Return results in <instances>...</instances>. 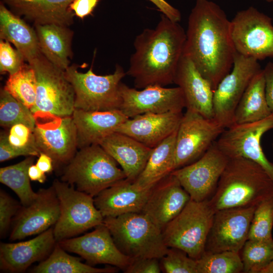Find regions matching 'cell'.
<instances>
[{
  "instance_id": "cell-49",
  "label": "cell",
  "mask_w": 273,
  "mask_h": 273,
  "mask_svg": "<svg viewBox=\"0 0 273 273\" xmlns=\"http://www.w3.org/2000/svg\"><path fill=\"white\" fill-rule=\"evenodd\" d=\"M46 173L41 171L36 164H33L28 169V175L32 181L43 183L46 180Z\"/></svg>"
},
{
  "instance_id": "cell-31",
  "label": "cell",
  "mask_w": 273,
  "mask_h": 273,
  "mask_svg": "<svg viewBox=\"0 0 273 273\" xmlns=\"http://www.w3.org/2000/svg\"><path fill=\"white\" fill-rule=\"evenodd\" d=\"M271 114L262 69L253 77L239 101L235 112L234 125L258 121Z\"/></svg>"
},
{
  "instance_id": "cell-24",
  "label": "cell",
  "mask_w": 273,
  "mask_h": 273,
  "mask_svg": "<svg viewBox=\"0 0 273 273\" xmlns=\"http://www.w3.org/2000/svg\"><path fill=\"white\" fill-rule=\"evenodd\" d=\"M152 188L141 189L125 178L95 196V205L104 218L142 212Z\"/></svg>"
},
{
  "instance_id": "cell-50",
  "label": "cell",
  "mask_w": 273,
  "mask_h": 273,
  "mask_svg": "<svg viewBox=\"0 0 273 273\" xmlns=\"http://www.w3.org/2000/svg\"><path fill=\"white\" fill-rule=\"evenodd\" d=\"M261 273H273V261Z\"/></svg>"
},
{
  "instance_id": "cell-1",
  "label": "cell",
  "mask_w": 273,
  "mask_h": 273,
  "mask_svg": "<svg viewBox=\"0 0 273 273\" xmlns=\"http://www.w3.org/2000/svg\"><path fill=\"white\" fill-rule=\"evenodd\" d=\"M231 21L209 0H196L188 18L183 54L193 62L213 89L232 69L236 53Z\"/></svg>"
},
{
  "instance_id": "cell-42",
  "label": "cell",
  "mask_w": 273,
  "mask_h": 273,
  "mask_svg": "<svg viewBox=\"0 0 273 273\" xmlns=\"http://www.w3.org/2000/svg\"><path fill=\"white\" fill-rule=\"evenodd\" d=\"M8 140L10 145L16 148L35 147L33 129L24 124L12 126L8 132Z\"/></svg>"
},
{
  "instance_id": "cell-25",
  "label": "cell",
  "mask_w": 273,
  "mask_h": 273,
  "mask_svg": "<svg viewBox=\"0 0 273 273\" xmlns=\"http://www.w3.org/2000/svg\"><path fill=\"white\" fill-rule=\"evenodd\" d=\"M72 117L76 128L78 149L99 145L129 118L120 110L100 111L75 109Z\"/></svg>"
},
{
  "instance_id": "cell-41",
  "label": "cell",
  "mask_w": 273,
  "mask_h": 273,
  "mask_svg": "<svg viewBox=\"0 0 273 273\" xmlns=\"http://www.w3.org/2000/svg\"><path fill=\"white\" fill-rule=\"evenodd\" d=\"M21 206L15 200L3 190L0 191V236L8 232L11 224Z\"/></svg>"
},
{
  "instance_id": "cell-3",
  "label": "cell",
  "mask_w": 273,
  "mask_h": 273,
  "mask_svg": "<svg viewBox=\"0 0 273 273\" xmlns=\"http://www.w3.org/2000/svg\"><path fill=\"white\" fill-rule=\"evenodd\" d=\"M273 195V180L257 163L243 157L229 158L216 190L208 200L213 211L256 206Z\"/></svg>"
},
{
  "instance_id": "cell-33",
  "label": "cell",
  "mask_w": 273,
  "mask_h": 273,
  "mask_svg": "<svg viewBox=\"0 0 273 273\" xmlns=\"http://www.w3.org/2000/svg\"><path fill=\"white\" fill-rule=\"evenodd\" d=\"M33 156H28L15 164L0 168V182L17 195L23 206L30 205L37 197L31 186L29 167L33 164Z\"/></svg>"
},
{
  "instance_id": "cell-29",
  "label": "cell",
  "mask_w": 273,
  "mask_h": 273,
  "mask_svg": "<svg viewBox=\"0 0 273 273\" xmlns=\"http://www.w3.org/2000/svg\"><path fill=\"white\" fill-rule=\"evenodd\" d=\"M41 54L54 66L65 71L72 55L73 32L67 26L56 24H34Z\"/></svg>"
},
{
  "instance_id": "cell-27",
  "label": "cell",
  "mask_w": 273,
  "mask_h": 273,
  "mask_svg": "<svg viewBox=\"0 0 273 273\" xmlns=\"http://www.w3.org/2000/svg\"><path fill=\"white\" fill-rule=\"evenodd\" d=\"M13 13L24 16L34 24H56L65 26L73 22L69 6L73 0H1Z\"/></svg>"
},
{
  "instance_id": "cell-37",
  "label": "cell",
  "mask_w": 273,
  "mask_h": 273,
  "mask_svg": "<svg viewBox=\"0 0 273 273\" xmlns=\"http://www.w3.org/2000/svg\"><path fill=\"white\" fill-rule=\"evenodd\" d=\"M197 273H240L243 265L239 252L204 253L197 260Z\"/></svg>"
},
{
  "instance_id": "cell-20",
  "label": "cell",
  "mask_w": 273,
  "mask_h": 273,
  "mask_svg": "<svg viewBox=\"0 0 273 273\" xmlns=\"http://www.w3.org/2000/svg\"><path fill=\"white\" fill-rule=\"evenodd\" d=\"M190 200L177 178L170 173L152 187L142 212L163 230Z\"/></svg>"
},
{
  "instance_id": "cell-38",
  "label": "cell",
  "mask_w": 273,
  "mask_h": 273,
  "mask_svg": "<svg viewBox=\"0 0 273 273\" xmlns=\"http://www.w3.org/2000/svg\"><path fill=\"white\" fill-rule=\"evenodd\" d=\"M272 228L273 195L256 206L251 222L248 239H272Z\"/></svg>"
},
{
  "instance_id": "cell-18",
  "label": "cell",
  "mask_w": 273,
  "mask_h": 273,
  "mask_svg": "<svg viewBox=\"0 0 273 273\" xmlns=\"http://www.w3.org/2000/svg\"><path fill=\"white\" fill-rule=\"evenodd\" d=\"M57 243L66 251L79 255L90 265L106 264L124 271L133 259L118 248L104 222L91 232Z\"/></svg>"
},
{
  "instance_id": "cell-16",
  "label": "cell",
  "mask_w": 273,
  "mask_h": 273,
  "mask_svg": "<svg viewBox=\"0 0 273 273\" xmlns=\"http://www.w3.org/2000/svg\"><path fill=\"white\" fill-rule=\"evenodd\" d=\"M256 206L223 209L214 213L204 253L230 251L239 252L248 239Z\"/></svg>"
},
{
  "instance_id": "cell-44",
  "label": "cell",
  "mask_w": 273,
  "mask_h": 273,
  "mask_svg": "<svg viewBox=\"0 0 273 273\" xmlns=\"http://www.w3.org/2000/svg\"><path fill=\"white\" fill-rule=\"evenodd\" d=\"M159 259L154 258L133 259L124 271L125 273H159L161 268Z\"/></svg>"
},
{
  "instance_id": "cell-6",
  "label": "cell",
  "mask_w": 273,
  "mask_h": 273,
  "mask_svg": "<svg viewBox=\"0 0 273 273\" xmlns=\"http://www.w3.org/2000/svg\"><path fill=\"white\" fill-rule=\"evenodd\" d=\"M65 74L74 89L75 109L100 111L119 110L120 85L126 75L119 65H116L113 73L106 75L95 73L92 66L85 73L79 72L75 65L69 66Z\"/></svg>"
},
{
  "instance_id": "cell-48",
  "label": "cell",
  "mask_w": 273,
  "mask_h": 273,
  "mask_svg": "<svg viewBox=\"0 0 273 273\" xmlns=\"http://www.w3.org/2000/svg\"><path fill=\"white\" fill-rule=\"evenodd\" d=\"M35 164L44 173H50L53 170L54 162L52 158L44 153H40Z\"/></svg>"
},
{
  "instance_id": "cell-39",
  "label": "cell",
  "mask_w": 273,
  "mask_h": 273,
  "mask_svg": "<svg viewBox=\"0 0 273 273\" xmlns=\"http://www.w3.org/2000/svg\"><path fill=\"white\" fill-rule=\"evenodd\" d=\"M160 260L161 270L164 272L197 273L196 260L180 249L168 247Z\"/></svg>"
},
{
  "instance_id": "cell-35",
  "label": "cell",
  "mask_w": 273,
  "mask_h": 273,
  "mask_svg": "<svg viewBox=\"0 0 273 273\" xmlns=\"http://www.w3.org/2000/svg\"><path fill=\"white\" fill-rule=\"evenodd\" d=\"M244 273H261L273 261V239H248L240 251Z\"/></svg>"
},
{
  "instance_id": "cell-46",
  "label": "cell",
  "mask_w": 273,
  "mask_h": 273,
  "mask_svg": "<svg viewBox=\"0 0 273 273\" xmlns=\"http://www.w3.org/2000/svg\"><path fill=\"white\" fill-rule=\"evenodd\" d=\"M265 94L268 107L273 113V63L269 62L263 69Z\"/></svg>"
},
{
  "instance_id": "cell-15",
  "label": "cell",
  "mask_w": 273,
  "mask_h": 273,
  "mask_svg": "<svg viewBox=\"0 0 273 273\" xmlns=\"http://www.w3.org/2000/svg\"><path fill=\"white\" fill-rule=\"evenodd\" d=\"M229 160L215 141L198 160L171 173L177 178L191 199L197 202L208 200L214 193Z\"/></svg>"
},
{
  "instance_id": "cell-2",
  "label": "cell",
  "mask_w": 273,
  "mask_h": 273,
  "mask_svg": "<svg viewBox=\"0 0 273 273\" xmlns=\"http://www.w3.org/2000/svg\"><path fill=\"white\" fill-rule=\"evenodd\" d=\"M186 40V32L178 22L163 14L154 28L145 29L138 34L126 72L133 78L135 87L174 83Z\"/></svg>"
},
{
  "instance_id": "cell-8",
  "label": "cell",
  "mask_w": 273,
  "mask_h": 273,
  "mask_svg": "<svg viewBox=\"0 0 273 273\" xmlns=\"http://www.w3.org/2000/svg\"><path fill=\"white\" fill-rule=\"evenodd\" d=\"M60 206V215L53 228L57 242L73 238L103 223L94 198L73 186L54 180L52 185Z\"/></svg>"
},
{
  "instance_id": "cell-17",
  "label": "cell",
  "mask_w": 273,
  "mask_h": 273,
  "mask_svg": "<svg viewBox=\"0 0 273 273\" xmlns=\"http://www.w3.org/2000/svg\"><path fill=\"white\" fill-rule=\"evenodd\" d=\"M119 110L129 118L145 113H163L182 111L185 108L183 93L178 86L149 85L141 90L121 82Z\"/></svg>"
},
{
  "instance_id": "cell-11",
  "label": "cell",
  "mask_w": 273,
  "mask_h": 273,
  "mask_svg": "<svg viewBox=\"0 0 273 273\" xmlns=\"http://www.w3.org/2000/svg\"><path fill=\"white\" fill-rule=\"evenodd\" d=\"M35 147L50 156L54 164H67L77 152L76 126L72 116H59L41 111L33 113Z\"/></svg>"
},
{
  "instance_id": "cell-45",
  "label": "cell",
  "mask_w": 273,
  "mask_h": 273,
  "mask_svg": "<svg viewBox=\"0 0 273 273\" xmlns=\"http://www.w3.org/2000/svg\"><path fill=\"white\" fill-rule=\"evenodd\" d=\"M99 0H73L69 6L75 16L83 19L91 15Z\"/></svg>"
},
{
  "instance_id": "cell-9",
  "label": "cell",
  "mask_w": 273,
  "mask_h": 273,
  "mask_svg": "<svg viewBox=\"0 0 273 273\" xmlns=\"http://www.w3.org/2000/svg\"><path fill=\"white\" fill-rule=\"evenodd\" d=\"M30 64L36 78V97L33 113L49 112L59 116H71L74 111L75 93L65 71L52 64L41 54Z\"/></svg>"
},
{
  "instance_id": "cell-21",
  "label": "cell",
  "mask_w": 273,
  "mask_h": 273,
  "mask_svg": "<svg viewBox=\"0 0 273 273\" xmlns=\"http://www.w3.org/2000/svg\"><path fill=\"white\" fill-rule=\"evenodd\" d=\"M56 243L52 227L27 241L1 243V269L9 272H24L32 263L47 258Z\"/></svg>"
},
{
  "instance_id": "cell-26",
  "label": "cell",
  "mask_w": 273,
  "mask_h": 273,
  "mask_svg": "<svg viewBox=\"0 0 273 273\" xmlns=\"http://www.w3.org/2000/svg\"><path fill=\"white\" fill-rule=\"evenodd\" d=\"M99 145L120 165L126 179L132 181L143 171L153 149L118 132L108 135Z\"/></svg>"
},
{
  "instance_id": "cell-22",
  "label": "cell",
  "mask_w": 273,
  "mask_h": 273,
  "mask_svg": "<svg viewBox=\"0 0 273 273\" xmlns=\"http://www.w3.org/2000/svg\"><path fill=\"white\" fill-rule=\"evenodd\" d=\"M183 115L182 111L143 114L128 118L115 132L154 148L177 130Z\"/></svg>"
},
{
  "instance_id": "cell-12",
  "label": "cell",
  "mask_w": 273,
  "mask_h": 273,
  "mask_svg": "<svg viewBox=\"0 0 273 273\" xmlns=\"http://www.w3.org/2000/svg\"><path fill=\"white\" fill-rule=\"evenodd\" d=\"M225 129L213 118L187 109L176 132L174 170L200 158Z\"/></svg>"
},
{
  "instance_id": "cell-36",
  "label": "cell",
  "mask_w": 273,
  "mask_h": 273,
  "mask_svg": "<svg viewBox=\"0 0 273 273\" xmlns=\"http://www.w3.org/2000/svg\"><path fill=\"white\" fill-rule=\"evenodd\" d=\"M19 123L24 124L33 130L35 124L34 114L30 108L3 88L0 93V125L10 128Z\"/></svg>"
},
{
  "instance_id": "cell-34",
  "label": "cell",
  "mask_w": 273,
  "mask_h": 273,
  "mask_svg": "<svg viewBox=\"0 0 273 273\" xmlns=\"http://www.w3.org/2000/svg\"><path fill=\"white\" fill-rule=\"evenodd\" d=\"M36 86L34 70L30 64L25 63L17 72L9 75L4 88L31 109L36 100Z\"/></svg>"
},
{
  "instance_id": "cell-7",
  "label": "cell",
  "mask_w": 273,
  "mask_h": 273,
  "mask_svg": "<svg viewBox=\"0 0 273 273\" xmlns=\"http://www.w3.org/2000/svg\"><path fill=\"white\" fill-rule=\"evenodd\" d=\"M214 213L208 200L197 202L191 199L162 230L165 244L168 247L180 249L197 260L204 253Z\"/></svg>"
},
{
  "instance_id": "cell-4",
  "label": "cell",
  "mask_w": 273,
  "mask_h": 273,
  "mask_svg": "<svg viewBox=\"0 0 273 273\" xmlns=\"http://www.w3.org/2000/svg\"><path fill=\"white\" fill-rule=\"evenodd\" d=\"M66 165L61 180L94 198L126 178L117 162L99 145L79 149Z\"/></svg>"
},
{
  "instance_id": "cell-52",
  "label": "cell",
  "mask_w": 273,
  "mask_h": 273,
  "mask_svg": "<svg viewBox=\"0 0 273 273\" xmlns=\"http://www.w3.org/2000/svg\"><path fill=\"white\" fill-rule=\"evenodd\" d=\"M272 149H273V143H272Z\"/></svg>"
},
{
  "instance_id": "cell-10",
  "label": "cell",
  "mask_w": 273,
  "mask_h": 273,
  "mask_svg": "<svg viewBox=\"0 0 273 273\" xmlns=\"http://www.w3.org/2000/svg\"><path fill=\"white\" fill-rule=\"evenodd\" d=\"M230 28L236 53L258 61L273 58V24L268 16L250 7L237 12Z\"/></svg>"
},
{
  "instance_id": "cell-47",
  "label": "cell",
  "mask_w": 273,
  "mask_h": 273,
  "mask_svg": "<svg viewBox=\"0 0 273 273\" xmlns=\"http://www.w3.org/2000/svg\"><path fill=\"white\" fill-rule=\"evenodd\" d=\"M153 3L163 14L172 21L179 22L181 18L180 11L165 0H148Z\"/></svg>"
},
{
  "instance_id": "cell-51",
  "label": "cell",
  "mask_w": 273,
  "mask_h": 273,
  "mask_svg": "<svg viewBox=\"0 0 273 273\" xmlns=\"http://www.w3.org/2000/svg\"><path fill=\"white\" fill-rule=\"evenodd\" d=\"M267 2H273V0H264Z\"/></svg>"
},
{
  "instance_id": "cell-5",
  "label": "cell",
  "mask_w": 273,
  "mask_h": 273,
  "mask_svg": "<svg viewBox=\"0 0 273 273\" xmlns=\"http://www.w3.org/2000/svg\"><path fill=\"white\" fill-rule=\"evenodd\" d=\"M103 222L118 248L132 259L160 260L167 251L162 230L142 212L105 217Z\"/></svg>"
},
{
  "instance_id": "cell-28",
  "label": "cell",
  "mask_w": 273,
  "mask_h": 273,
  "mask_svg": "<svg viewBox=\"0 0 273 273\" xmlns=\"http://www.w3.org/2000/svg\"><path fill=\"white\" fill-rule=\"evenodd\" d=\"M0 38L13 43L28 64L41 54L35 30L9 10L2 2Z\"/></svg>"
},
{
  "instance_id": "cell-23",
  "label": "cell",
  "mask_w": 273,
  "mask_h": 273,
  "mask_svg": "<svg viewBox=\"0 0 273 273\" xmlns=\"http://www.w3.org/2000/svg\"><path fill=\"white\" fill-rule=\"evenodd\" d=\"M174 83L183 93L187 109L195 111L206 118H213L214 90L191 60L184 54L176 70Z\"/></svg>"
},
{
  "instance_id": "cell-32",
  "label": "cell",
  "mask_w": 273,
  "mask_h": 273,
  "mask_svg": "<svg viewBox=\"0 0 273 273\" xmlns=\"http://www.w3.org/2000/svg\"><path fill=\"white\" fill-rule=\"evenodd\" d=\"M57 242L49 256L31 270L34 273H113L114 267L97 268L82 263L80 258L68 254Z\"/></svg>"
},
{
  "instance_id": "cell-30",
  "label": "cell",
  "mask_w": 273,
  "mask_h": 273,
  "mask_svg": "<svg viewBox=\"0 0 273 273\" xmlns=\"http://www.w3.org/2000/svg\"><path fill=\"white\" fill-rule=\"evenodd\" d=\"M176 132L153 148L144 169L133 181L139 188H151L174 170Z\"/></svg>"
},
{
  "instance_id": "cell-13",
  "label": "cell",
  "mask_w": 273,
  "mask_h": 273,
  "mask_svg": "<svg viewBox=\"0 0 273 273\" xmlns=\"http://www.w3.org/2000/svg\"><path fill=\"white\" fill-rule=\"evenodd\" d=\"M261 70L258 60L236 53L232 69L213 93V118L225 128L234 125L236 107L253 77Z\"/></svg>"
},
{
  "instance_id": "cell-19",
  "label": "cell",
  "mask_w": 273,
  "mask_h": 273,
  "mask_svg": "<svg viewBox=\"0 0 273 273\" xmlns=\"http://www.w3.org/2000/svg\"><path fill=\"white\" fill-rule=\"evenodd\" d=\"M37 193L36 198L30 205L22 206L14 217L10 240H20L39 234L58 221L60 206L53 186L40 189Z\"/></svg>"
},
{
  "instance_id": "cell-43",
  "label": "cell",
  "mask_w": 273,
  "mask_h": 273,
  "mask_svg": "<svg viewBox=\"0 0 273 273\" xmlns=\"http://www.w3.org/2000/svg\"><path fill=\"white\" fill-rule=\"evenodd\" d=\"M39 151L35 146L19 148L12 146L8 140V132H2L0 136V161L4 162L20 156H38Z\"/></svg>"
},
{
  "instance_id": "cell-40",
  "label": "cell",
  "mask_w": 273,
  "mask_h": 273,
  "mask_svg": "<svg viewBox=\"0 0 273 273\" xmlns=\"http://www.w3.org/2000/svg\"><path fill=\"white\" fill-rule=\"evenodd\" d=\"M25 61L21 53L14 49L10 42L0 40V71L1 73L13 74L24 65Z\"/></svg>"
},
{
  "instance_id": "cell-14",
  "label": "cell",
  "mask_w": 273,
  "mask_h": 273,
  "mask_svg": "<svg viewBox=\"0 0 273 273\" xmlns=\"http://www.w3.org/2000/svg\"><path fill=\"white\" fill-rule=\"evenodd\" d=\"M271 129H273V113L258 121L225 128L216 143L229 158L243 157L257 163L273 180V162L267 158L260 144L263 135Z\"/></svg>"
}]
</instances>
